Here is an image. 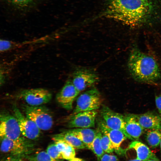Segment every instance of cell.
Returning a JSON list of instances; mask_svg holds the SVG:
<instances>
[{
  "mask_svg": "<svg viewBox=\"0 0 161 161\" xmlns=\"http://www.w3.org/2000/svg\"><path fill=\"white\" fill-rule=\"evenodd\" d=\"M106 7L102 16L114 19L131 27L145 21L151 5L147 0H106Z\"/></svg>",
  "mask_w": 161,
  "mask_h": 161,
  "instance_id": "6da1fadb",
  "label": "cell"
},
{
  "mask_svg": "<svg viewBox=\"0 0 161 161\" xmlns=\"http://www.w3.org/2000/svg\"><path fill=\"white\" fill-rule=\"evenodd\" d=\"M128 67L132 78L139 82L151 83L161 78V71L156 60L136 47L130 53Z\"/></svg>",
  "mask_w": 161,
  "mask_h": 161,
  "instance_id": "7a4b0ae2",
  "label": "cell"
},
{
  "mask_svg": "<svg viewBox=\"0 0 161 161\" xmlns=\"http://www.w3.org/2000/svg\"><path fill=\"white\" fill-rule=\"evenodd\" d=\"M27 139L21 137L15 140L1 138V151L10 156L23 158L34 152V145Z\"/></svg>",
  "mask_w": 161,
  "mask_h": 161,
  "instance_id": "3957f363",
  "label": "cell"
},
{
  "mask_svg": "<svg viewBox=\"0 0 161 161\" xmlns=\"http://www.w3.org/2000/svg\"><path fill=\"white\" fill-rule=\"evenodd\" d=\"M26 116L33 121L41 130L50 129L53 124V120L49 111L45 106H31L24 104L22 106Z\"/></svg>",
  "mask_w": 161,
  "mask_h": 161,
  "instance_id": "277c9868",
  "label": "cell"
},
{
  "mask_svg": "<svg viewBox=\"0 0 161 161\" xmlns=\"http://www.w3.org/2000/svg\"><path fill=\"white\" fill-rule=\"evenodd\" d=\"M102 102L101 96L97 89L93 88L87 90L77 98L72 114L83 112L97 110L100 108Z\"/></svg>",
  "mask_w": 161,
  "mask_h": 161,
  "instance_id": "5b68a950",
  "label": "cell"
},
{
  "mask_svg": "<svg viewBox=\"0 0 161 161\" xmlns=\"http://www.w3.org/2000/svg\"><path fill=\"white\" fill-rule=\"evenodd\" d=\"M0 138L13 140L20 137L21 134L18 121L14 115L6 112L0 115Z\"/></svg>",
  "mask_w": 161,
  "mask_h": 161,
  "instance_id": "8992f818",
  "label": "cell"
},
{
  "mask_svg": "<svg viewBox=\"0 0 161 161\" xmlns=\"http://www.w3.org/2000/svg\"><path fill=\"white\" fill-rule=\"evenodd\" d=\"M13 114L17 120L21 134L30 140H35L40 136L41 130L32 120L22 114L18 107L14 105Z\"/></svg>",
  "mask_w": 161,
  "mask_h": 161,
  "instance_id": "52a82bcc",
  "label": "cell"
},
{
  "mask_svg": "<svg viewBox=\"0 0 161 161\" xmlns=\"http://www.w3.org/2000/svg\"><path fill=\"white\" fill-rule=\"evenodd\" d=\"M18 97L31 106H41L48 103L52 95L48 90L42 88L26 89L21 91Z\"/></svg>",
  "mask_w": 161,
  "mask_h": 161,
  "instance_id": "ba28073f",
  "label": "cell"
},
{
  "mask_svg": "<svg viewBox=\"0 0 161 161\" xmlns=\"http://www.w3.org/2000/svg\"><path fill=\"white\" fill-rule=\"evenodd\" d=\"M98 79L97 75L93 70L80 68L74 71L72 80L74 86L80 93L93 85Z\"/></svg>",
  "mask_w": 161,
  "mask_h": 161,
  "instance_id": "9c48e42d",
  "label": "cell"
},
{
  "mask_svg": "<svg viewBox=\"0 0 161 161\" xmlns=\"http://www.w3.org/2000/svg\"><path fill=\"white\" fill-rule=\"evenodd\" d=\"M97 114V110H93L72 114L68 120L67 126L70 128L94 127Z\"/></svg>",
  "mask_w": 161,
  "mask_h": 161,
  "instance_id": "30bf717a",
  "label": "cell"
},
{
  "mask_svg": "<svg viewBox=\"0 0 161 161\" xmlns=\"http://www.w3.org/2000/svg\"><path fill=\"white\" fill-rule=\"evenodd\" d=\"M80 92L73 85L72 80L68 79L58 93L56 99L63 108L70 110L72 108L73 101Z\"/></svg>",
  "mask_w": 161,
  "mask_h": 161,
  "instance_id": "8fae6325",
  "label": "cell"
},
{
  "mask_svg": "<svg viewBox=\"0 0 161 161\" xmlns=\"http://www.w3.org/2000/svg\"><path fill=\"white\" fill-rule=\"evenodd\" d=\"M100 114L102 119L109 127L121 131L126 137L125 130L124 116L114 111L106 106H103L102 107Z\"/></svg>",
  "mask_w": 161,
  "mask_h": 161,
  "instance_id": "7c38bea8",
  "label": "cell"
},
{
  "mask_svg": "<svg viewBox=\"0 0 161 161\" xmlns=\"http://www.w3.org/2000/svg\"><path fill=\"white\" fill-rule=\"evenodd\" d=\"M98 127L100 131L107 135L110 139L114 147V151L118 154H122L124 151L120 147L123 142L127 138L121 131L111 129L106 124L102 119L97 121Z\"/></svg>",
  "mask_w": 161,
  "mask_h": 161,
  "instance_id": "4fadbf2b",
  "label": "cell"
},
{
  "mask_svg": "<svg viewBox=\"0 0 161 161\" xmlns=\"http://www.w3.org/2000/svg\"><path fill=\"white\" fill-rule=\"evenodd\" d=\"M133 114L144 129L161 130V117L159 115L149 112Z\"/></svg>",
  "mask_w": 161,
  "mask_h": 161,
  "instance_id": "5bb4252c",
  "label": "cell"
},
{
  "mask_svg": "<svg viewBox=\"0 0 161 161\" xmlns=\"http://www.w3.org/2000/svg\"><path fill=\"white\" fill-rule=\"evenodd\" d=\"M124 119L127 138L132 140H138L143 133L144 129L133 114L126 115Z\"/></svg>",
  "mask_w": 161,
  "mask_h": 161,
  "instance_id": "9a60e30c",
  "label": "cell"
},
{
  "mask_svg": "<svg viewBox=\"0 0 161 161\" xmlns=\"http://www.w3.org/2000/svg\"><path fill=\"white\" fill-rule=\"evenodd\" d=\"M66 131L77 137L84 144L86 148L91 150L97 130L90 128H76Z\"/></svg>",
  "mask_w": 161,
  "mask_h": 161,
  "instance_id": "2e32d148",
  "label": "cell"
},
{
  "mask_svg": "<svg viewBox=\"0 0 161 161\" xmlns=\"http://www.w3.org/2000/svg\"><path fill=\"white\" fill-rule=\"evenodd\" d=\"M128 149H134L137 153V158L142 161L149 160H159L147 146L140 141H134L131 142Z\"/></svg>",
  "mask_w": 161,
  "mask_h": 161,
  "instance_id": "e0dca14e",
  "label": "cell"
},
{
  "mask_svg": "<svg viewBox=\"0 0 161 161\" xmlns=\"http://www.w3.org/2000/svg\"><path fill=\"white\" fill-rule=\"evenodd\" d=\"M52 138L54 141L61 140L64 141L75 148L83 149L86 147L84 144L78 138L66 131L53 135Z\"/></svg>",
  "mask_w": 161,
  "mask_h": 161,
  "instance_id": "ac0fdd59",
  "label": "cell"
},
{
  "mask_svg": "<svg viewBox=\"0 0 161 161\" xmlns=\"http://www.w3.org/2000/svg\"><path fill=\"white\" fill-rule=\"evenodd\" d=\"M145 137L148 145L153 148H156L160 144L161 132L159 130H149L146 133Z\"/></svg>",
  "mask_w": 161,
  "mask_h": 161,
  "instance_id": "d6986e66",
  "label": "cell"
},
{
  "mask_svg": "<svg viewBox=\"0 0 161 161\" xmlns=\"http://www.w3.org/2000/svg\"><path fill=\"white\" fill-rule=\"evenodd\" d=\"M29 161H60L51 157L46 151L33 152L25 156L24 158Z\"/></svg>",
  "mask_w": 161,
  "mask_h": 161,
  "instance_id": "ffe728a7",
  "label": "cell"
},
{
  "mask_svg": "<svg viewBox=\"0 0 161 161\" xmlns=\"http://www.w3.org/2000/svg\"><path fill=\"white\" fill-rule=\"evenodd\" d=\"M97 132L91 146V150L97 157L99 161L102 156L105 154L102 148L101 142V132L98 128Z\"/></svg>",
  "mask_w": 161,
  "mask_h": 161,
  "instance_id": "44dd1931",
  "label": "cell"
},
{
  "mask_svg": "<svg viewBox=\"0 0 161 161\" xmlns=\"http://www.w3.org/2000/svg\"><path fill=\"white\" fill-rule=\"evenodd\" d=\"M100 132V142L103 150L107 153H112L114 149L110 139L107 135Z\"/></svg>",
  "mask_w": 161,
  "mask_h": 161,
  "instance_id": "7402d4cb",
  "label": "cell"
},
{
  "mask_svg": "<svg viewBox=\"0 0 161 161\" xmlns=\"http://www.w3.org/2000/svg\"><path fill=\"white\" fill-rule=\"evenodd\" d=\"M46 151L53 159L59 160L63 159L62 155L58 150L55 142L48 146Z\"/></svg>",
  "mask_w": 161,
  "mask_h": 161,
  "instance_id": "603a6c76",
  "label": "cell"
},
{
  "mask_svg": "<svg viewBox=\"0 0 161 161\" xmlns=\"http://www.w3.org/2000/svg\"><path fill=\"white\" fill-rule=\"evenodd\" d=\"M63 159L70 160L75 157V148L67 143L66 145L61 152Z\"/></svg>",
  "mask_w": 161,
  "mask_h": 161,
  "instance_id": "cb8c5ba5",
  "label": "cell"
},
{
  "mask_svg": "<svg viewBox=\"0 0 161 161\" xmlns=\"http://www.w3.org/2000/svg\"><path fill=\"white\" fill-rule=\"evenodd\" d=\"M11 2L21 6H24L29 4L33 0H10Z\"/></svg>",
  "mask_w": 161,
  "mask_h": 161,
  "instance_id": "d4e9b609",
  "label": "cell"
},
{
  "mask_svg": "<svg viewBox=\"0 0 161 161\" xmlns=\"http://www.w3.org/2000/svg\"><path fill=\"white\" fill-rule=\"evenodd\" d=\"M155 103L161 115V93L156 96Z\"/></svg>",
  "mask_w": 161,
  "mask_h": 161,
  "instance_id": "484cf974",
  "label": "cell"
},
{
  "mask_svg": "<svg viewBox=\"0 0 161 161\" xmlns=\"http://www.w3.org/2000/svg\"><path fill=\"white\" fill-rule=\"evenodd\" d=\"M5 161H25L23 158L16 156H10L7 157Z\"/></svg>",
  "mask_w": 161,
  "mask_h": 161,
  "instance_id": "4316f807",
  "label": "cell"
},
{
  "mask_svg": "<svg viewBox=\"0 0 161 161\" xmlns=\"http://www.w3.org/2000/svg\"><path fill=\"white\" fill-rule=\"evenodd\" d=\"M99 161H110V155L105 153L101 157Z\"/></svg>",
  "mask_w": 161,
  "mask_h": 161,
  "instance_id": "83f0119b",
  "label": "cell"
},
{
  "mask_svg": "<svg viewBox=\"0 0 161 161\" xmlns=\"http://www.w3.org/2000/svg\"><path fill=\"white\" fill-rule=\"evenodd\" d=\"M110 161H119L117 157L115 155H110Z\"/></svg>",
  "mask_w": 161,
  "mask_h": 161,
  "instance_id": "f1b7e54d",
  "label": "cell"
},
{
  "mask_svg": "<svg viewBox=\"0 0 161 161\" xmlns=\"http://www.w3.org/2000/svg\"><path fill=\"white\" fill-rule=\"evenodd\" d=\"M69 161H84V160L82 158L75 157L69 160Z\"/></svg>",
  "mask_w": 161,
  "mask_h": 161,
  "instance_id": "f546056e",
  "label": "cell"
},
{
  "mask_svg": "<svg viewBox=\"0 0 161 161\" xmlns=\"http://www.w3.org/2000/svg\"><path fill=\"white\" fill-rule=\"evenodd\" d=\"M142 161L141 160H140L139 159H138L136 158V159H135L131 160H128V161Z\"/></svg>",
  "mask_w": 161,
  "mask_h": 161,
  "instance_id": "4dcf8cb0",
  "label": "cell"
},
{
  "mask_svg": "<svg viewBox=\"0 0 161 161\" xmlns=\"http://www.w3.org/2000/svg\"><path fill=\"white\" fill-rule=\"evenodd\" d=\"M146 161H159V160H149Z\"/></svg>",
  "mask_w": 161,
  "mask_h": 161,
  "instance_id": "1f68e13d",
  "label": "cell"
},
{
  "mask_svg": "<svg viewBox=\"0 0 161 161\" xmlns=\"http://www.w3.org/2000/svg\"><path fill=\"white\" fill-rule=\"evenodd\" d=\"M160 150H161V140L160 143Z\"/></svg>",
  "mask_w": 161,
  "mask_h": 161,
  "instance_id": "d6a6232c",
  "label": "cell"
},
{
  "mask_svg": "<svg viewBox=\"0 0 161 161\" xmlns=\"http://www.w3.org/2000/svg\"></svg>",
  "mask_w": 161,
  "mask_h": 161,
  "instance_id": "836d02e7",
  "label": "cell"
}]
</instances>
